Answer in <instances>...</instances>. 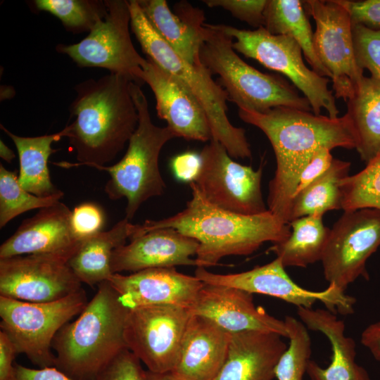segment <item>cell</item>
<instances>
[{
	"mask_svg": "<svg viewBox=\"0 0 380 380\" xmlns=\"http://www.w3.org/2000/svg\"><path fill=\"white\" fill-rule=\"evenodd\" d=\"M361 343L380 362V322L365 328L361 334Z\"/></svg>",
	"mask_w": 380,
	"mask_h": 380,
	"instance_id": "cell-45",
	"label": "cell"
},
{
	"mask_svg": "<svg viewBox=\"0 0 380 380\" xmlns=\"http://www.w3.org/2000/svg\"><path fill=\"white\" fill-rule=\"evenodd\" d=\"M146 380H181L172 373H154L148 370L146 371Z\"/></svg>",
	"mask_w": 380,
	"mask_h": 380,
	"instance_id": "cell-46",
	"label": "cell"
},
{
	"mask_svg": "<svg viewBox=\"0 0 380 380\" xmlns=\"http://www.w3.org/2000/svg\"><path fill=\"white\" fill-rule=\"evenodd\" d=\"M201 165V155L191 151L176 156L171 162V167L176 178L189 183L195 181Z\"/></svg>",
	"mask_w": 380,
	"mask_h": 380,
	"instance_id": "cell-42",
	"label": "cell"
},
{
	"mask_svg": "<svg viewBox=\"0 0 380 380\" xmlns=\"http://www.w3.org/2000/svg\"><path fill=\"white\" fill-rule=\"evenodd\" d=\"M143 13L159 35L188 63L201 65L204 12L186 1L171 11L165 0H137Z\"/></svg>",
	"mask_w": 380,
	"mask_h": 380,
	"instance_id": "cell-24",
	"label": "cell"
},
{
	"mask_svg": "<svg viewBox=\"0 0 380 380\" xmlns=\"http://www.w3.org/2000/svg\"><path fill=\"white\" fill-rule=\"evenodd\" d=\"M141 68L143 82L155 96L158 116L167 122L176 137L210 141L212 132L208 117L192 92L148 58H145Z\"/></svg>",
	"mask_w": 380,
	"mask_h": 380,
	"instance_id": "cell-18",
	"label": "cell"
},
{
	"mask_svg": "<svg viewBox=\"0 0 380 380\" xmlns=\"http://www.w3.org/2000/svg\"><path fill=\"white\" fill-rule=\"evenodd\" d=\"M191 316L189 309L156 305L129 310L125 328L127 349L154 373L171 372Z\"/></svg>",
	"mask_w": 380,
	"mask_h": 380,
	"instance_id": "cell-13",
	"label": "cell"
},
{
	"mask_svg": "<svg viewBox=\"0 0 380 380\" xmlns=\"http://www.w3.org/2000/svg\"><path fill=\"white\" fill-rule=\"evenodd\" d=\"M200 155L201 168L192 182L209 203L240 215H259L268 210L261 190L262 166L255 170L235 162L214 139Z\"/></svg>",
	"mask_w": 380,
	"mask_h": 380,
	"instance_id": "cell-11",
	"label": "cell"
},
{
	"mask_svg": "<svg viewBox=\"0 0 380 380\" xmlns=\"http://www.w3.org/2000/svg\"><path fill=\"white\" fill-rule=\"evenodd\" d=\"M348 12L352 25L380 28V0H338Z\"/></svg>",
	"mask_w": 380,
	"mask_h": 380,
	"instance_id": "cell-40",
	"label": "cell"
},
{
	"mask_svg": "<svg viewBox=\"0 0 380 380\" xmlns=\"http://www.w3.org/2000/svg\"><path fill=\"white\" fill-rule=\"evenodd\" d=\"M265 28L271 34L293 39L303 55L318 75L330 77L319 60L314 47V32L308 15L299 0H267L264 12Z\"/></svg>",
	"mask_w": 380,
	"mask_h": 380,
	"instance_id": "cell-29",
	"label": "cell"
},
{
	"mask_svg": "<svg viewBox=\"0 0 380 380\" xmlns=\"http://www.w3.org/2000/svg\"><path fill=\"white\" fill-rule=\"evenodd\" d=\"M0 156L8 163H11L15 157L14 152L2 140H0Z\"/></svg>",
	"mask_w": 380,
	"mask_h": 380,
	"instance_id": "cell-47",
	"label": "cell"
},
{
	"mask_svg": "<svg viewBox=\"0 0 380 380\" xmlns=\"http://www.w3.org/2000/svg\"><path fill=\"white\" fill-rule=\"evenodd\" d=\"M198 242L172 228L147 232L114 250L110 268L113 274L136 272L150 268L195 265Z\"/></svg>",
	"mask_w": 380,
	"mask_h": 380,
	"instance_id": "cell-20",
	"label": "cell"
},
{
	"mask_svg": "<svg viewBox=\"0 0 380 380\" xmlns=\"http://www.w3.org/2000/svg\"><path fill=\"white\" fill-rule=\"evenodd\" d=\"M83 289L65 298L32 303L0 296V327L14 344L40 368L55 367L51 348L59 330L87 304Z\"/></svg>",
	"mask_w": 380,
	"mask_h": 380,
	"instance_id": "cell-8",
	"label": "cell"
},
{
	"mask_svg": "<svg viewBox=\"0 0 380 380\" xmlns=\"http://www.w3.org/2000/svg\"><path fill=\"white\" fill-rule=\"evenodd\" d=\"M290 234L284 241L273 243L269 249L286 267H306L321 260L331 229L322 216L309 215L289 223Z\"/></svg>",
	"mask_w": 380,
	"mask_h": 380,
	"instance_id": "cell-30",
	"label": "cell"
},
{
	"mask_svg": "<svg viewBox=\"0 0 380 380\" xmlns=\"http://www.w3.org/2000/svg\"><path fill=\"white\" fill-rule=\"evenodd\" d=\"M276 258L262 266L239 273L216 274L205 267H197L194 276L204 284L238 289L251 293H260L281 299L298 307L312 308L321 301L334 314L348 315L354 312L356 300L338 289L334 285L322 291L307 290L295 283Z\"/></svg>",
	"mask_w": 380,
	"mask_h": 380,
	"instance_id": "cell-16",
	"label": "cell"
},
{
	"mask_svg": "<svg viewBox=\"0 0 380 380\" xmlns=\"http://www.w3.org/2000/svg\"><path fill=\"white\" fill-rule=\"evenodd\" d=\"M303 5L315 20V50L330 74L334 96L347 102L364 75L355 61L350 16L338 0H307Z\"/></svg>",
	"mask_w": 380,
	"mask_h": 380,
	"instance_id": "cell-14",
	"label": "cell"
},
{
	"mask_svg": "<svg viewBox=\"0 0 380 380\" xmlns=\"http://www.w3.org/2000/svg\"><path fill=\"white\" fill-rule=\"evenodd\" d=\"M239 116L259 128L271 143L277 167L269 183L267 209L286 224L300 175L312 157L324 148H356L355 132L346 113L331 118L276 107L262 113L239 109Z\"/></svg>",
	"mask_w": 380,
	"mask_h": 380,
	"instance_id": "cell-1",
	"label": "cell"
},
{
	"mask_svg": "<svg viewBox=\"0 0 380 380\" xmlns=\"http://www.w3.org/2000/svg\"><path fill=\"white\" fill-rule=\"evenodd\" d=\"M133 80L110 72L98 80L78 84L70 108L75 120L67 125L70 144L77 163L61 161V167L105 165L129 142L138 124V113L130 92Z\"/></svg>",
	"mask_w": 380,
	"mask_h": 380,
	"instance_id": "cell-2",
	"label": "cell"
},
{
	"mask_svg": "<svg viewBox=\"0 0 380 380\" xmlns=\"http://www.w3.org/2000/svg\"><path fill=\"white\" fill-rule=\"evenodd\" d=\"M220 26L232 37L235 51L287 77L308 100L314 114L320 115L324 108L329 117H338L334 94L328 88L329 80L305 65L302 49L293 39L272 34L264 27L249 30Z\"/></svg>",
	"mask_w": 380,
	"mask_h": 380,
	"instance_id": "cell-9",
	"label": "cell"
},
{
	"mask_svg": "<svg viewBox=\"0 0 380 380\" xmlns=\"http://www.w3.org/2000/svg\"><path fill=\"white\" fill-rule=\"evenodd\" d=\"M232 334L258 331L277 334L288 338L284 320L255 306L253 294L235 288L204 284L189 310Z\"/></svg>",
	"mask_w": 380,
	"mask_h": 380,
	"instance_id": "cell-19",
	"label": "cell"
},
{
	"mask_svg": "<svg viewBox=\"0 0 380 380\" xmlns=\"http://www.w3.org/2000/svg\"><path fill=\"white\" fill-rule=\"evenodd\" d=\"M229 341L230 333L191 314L177 362L170 373L181 380H213L225 362Z\"/></svg>",
	"mask_w": 380,
	"mask_h": 380,
	"instance_id": "cell-22",
	"label": "cell"
},
{
	"mask_svg": "<svg viewBox=\"0 0 380 380\" xmlns=\"http://www.w3.org/2000/svg\"><path fill=\"white\" fill-rule=\"evenodd\" d=\"M210 8H221L232 16L258 28L265 27L264 12L267 0H203Z\"/></svg>",
	"mask_w": 380,
	"mask_h": 380,
	"instance_id": "cell-37",
	"label": "cell"
},
{
	"mask_svg": "<svg viewBox=\"0 0 380 380\" xmlns=\"http://www.w3.org/2000/svg\"><path fill=\"white\" fill-rule=\"evenodd\" d=\"M130 27L147 58L177 78L197 98L208 117L212 139L220 141L235 158L251 157L245 130L234 126L227 117L226 91L202 65L181 58L152 27L137 0H130Z\"/></svg>",
	"mask_w": 380,
	"mask_h": 380,
	"instance_id": "cell-6",
	"label": "cell"
},
{
	"mask_svg": "<svg viewBox=\"0 0 380 380\" xmlns=\"http://www.w3.org/2000/svg\"><path fill=\"white\" fill-rule=\"evenodd\" d=\"M134 232V224L126 217L110 230L84 239L68 261L75 276L90 286L108 281L113 274L110 261L117 248L126 244Z\"/></svg>",
	"mask_w": 380,
	"mask_h": 380,
	"instance_id": "cell-26",
	"label": "cell"
},
{
	"mask_svg": "<svg viewBox=\"0 0 380 380\" xmlns=\"http://www.w3.org/2000/svg\"><path fill=\"white\" fill-rule=\"evenodd\" d=\"M282 337L258 331L230 334L227 358L213 380H273L288 347Z\"/></svg>",
	"mask_w": 380,
	"mask_h": 380,
	"instance_id": "cell-23",
	"label": "cell"
},
{
	"mask_svg": "<svg viewBox=\"0 0 380 380\" xmlns=\"http://www.w3.org/2000/svg\"><path fill=\"white\" fill-rule=\"evenodd\" d=\"M189 186L192 197L184 210L167 218L135 224L131 239L156 229H175L198 242L196 267L205 268L226 256L250 255L264 243H279L290 234L289 224L269 210L253 215L234 213L209 203L194 182Z\"/></svg>",
	"mask_w": 380,
	"mask_h": 380,
	"instance_id": "cell-3",
	"label": "cell"
},
{
	"mask_svg": "<svg viewBox=\"0 0 380 380\" xmlns=\"http://www.w3.org/2000/svg\"><path fill=\"white\" fill-rule=\"evenodd\" d=\"M129 309L120 302L108 281L98 285L77 318L56 335V367L75 380H96L124 349Z\"/></svg>",
	"mask_w": 380,
	"mask_h": 380,
	"instance_id": "cell-4",
	"label": "cell"
},
{
	"mask_svg": "<svg viewBox=\"0 0 380 380\" xmlns=\"http://www.w3.org/2000/svg\"><path fill=\"white\" fill-rule=\"evenodd\" d=\"M18 355L16 348L2 331H0V380L15 379V357Z\"/></svg>",
	"mask_w": 380,
	"mask_h": 380,
	"instance_id": "cell-43",
	"label": "cell"
},
{
	"mask_svg": "<svg viewBox=\"0 0 380 380\" xmlns=\"http://www.w3.org/2000/svg\"><path fill=\"white\" fill-rule=\"evenodd\" d=\"M62 191L46 197L35 196L25 190L19 184L15 172L6 170L0 164V227L27 211L43 208L59 201Z\"/></svg>",
	"mask_w": 380,
	"mask_h": 380,
	"instance_id": "cell-32",
	"label": "cell"
},
{
	"mask_svg": "<svg viewBox=\"0 0 380 380\" xmlns=\"http://www.w3.org/2000/svg\"><path fill=\"white\" fill-rule=\"evenodd\" d=\"M356 148L366 164L380 156V81L363 75L347 101Z\"/></svg>",
	"mask_w": 380,
	"mask_h": 380,
	"instance_id": "cell-27",
	"label": "cell"
},
{
	"mask_svg": "<svg viewBox=\"0 0 380 380\" xmlns=\"http://www.w3.org/2000/svg\"><path fill=\"white\" fill-rule=\"evenodd\" d=\"M333 160L330 149L319 150L303 170L293 196L324 174L330 167Z\"/></svg>",
	"mask_w": 380,
	"mask_h": 380,
	"instance_id": "cell-41",
	"label": "cell"
},
{
	"mask_svg": "<svg viewBox=\"0 0 380 380\" xmlns=\"http://www.w3.org/2000/svg\"><path fill=\"white\" fill-rule=\"evenodd\" d=\"M139 358L129 349L122 350L98 375L96 380H146Z\"/></svg>",
	"mask_w": 380,
	"mask_h": 380,
	"instance_id": "cell-39",
	"label": "cell"
},
{
	"mask_svg": "<svg viewBox=\"0 0 380 380\" xmlns=\"http://www.w3.org/2000/svg\"><path fill=\"white\" fill-rule=\"evenodd\" d=\"M130 92L138 113V124L122 158L110 166L92 165L106 171L110 179L104 191L113 201L125 198V217L130 220L148 199L162 196L166 185L159 170L158 159L163 146L177 137L168 127L155 125L141 86L132 82Z\"/></svg>",
	"mask_w": 380,
	"mask_h": 380,
	"instance_id": "cell-7",
	"label": "cell"
},
{
	"mask_svg": "<svg viewBox=\"0 0 380 380\" xmlns=\"http://www.w3.org/2000/svg\"><path fill=\"white\" fill-rule=\"evenodd\" d=\"M305 326L323 334L329 341L332 355L326 368L310 360L306 373L311 380H372L367 372L355 362L356 344L345 333V324L327 309L297 308Z\"/></svg>",
	"mask_w": 380,
	"mask_h": 380,
	"instance_id": "cell-25",
	"label": "cell"
},
{
	"mask_svg": "<svg viewBox=\"0 0 380 380\" xmlns=\"http://www.w3.org/2000/svg\"><path fill=\"white\" fill-rule=\"evenodd\" d=\"M350 167V162L334 158L324 174L293 197L289 223L302 217H323L329 210L342 209L341 182L349 175Z\"/></svg>",
	"mask_w": 380,
	"mask_h": 380,
	"instance_id": "cell-31",
	"label": "cell"
},
{
	"mask_svg": "<svg viewBox=\"0 0 380 380\" xmlns=\"http://www.w3.org/2000/svg\"><path fill=\"white\" fill-rule=\"evenodd\" d=\"M129 310L175 305L190 310L204 283L175 267L150 268L129 274H113L108 280Z\"/></svg>",
	"mask_w": 380,
	"mask_h": 380,
	"instance_id": "cell-17",
	"label": "cell"
},
{
	"mask_svg": "<svg viewBox=\"0 0 380 380\" xmlns=\"http://www.w3.org/2000/svg\"><path fill=\"white\" fill-rule=\"evenodd\" d=\"M203 36L201 63L211 75L220 76L229 100L239 109L262 113L288 107L311 111L308 100L284 79L263 73L243 61L233 49L232 37L220 24L205 23Z\"/></svg>",
	"mask_w": 380,
	"mask_h": 380,
	"instance_id": "cell-5",
	"label": "cell"
},
{
	"mask_svg": "<svg viewBox=\"0 0 380 380\" xmlns=\"http://www.w3.org/2000/svg\"><path fill=\"white\" fill-rule=\"evenodd\" d=\"M289 343L275 367L277 380H303L311 355V340L307 327L293 317L284 319Z\"/></svg>",
	"mask_w": 380,
	"mask_h": 380,
	"instance_id": "cell-34",
	"label": "cell"
},
{
	"mask_svg": "<svg viewBox=\"0 0 380 380\" xmlns=\"http://www.w3.org/2000/svg\"><path fill=\"white\" fill-rule=\"evenodd\" d=\"M72 211L63 203L39 209L24 220L14 234L0 246V259L19 255L56 253L77 248L82 240L72 231Z\"/></svg>",
	"mask_w": 380,
	"mask_h": 380,
	"instance_id": "cell-21",
	"label": "cell"
},
{
	"mask_svg": "<svg viewBox=\"0 0 380 380\" xmlns=\"http://www.w3.org/2000/svg\"><path fill=\"white\" fill-rule=\"evenodd\" d=\"M79 246L61 253L0 259V296L26 302L45 303L78 291L82 289V283L68 261Z\"/></svg>",
	"mask_w": 380,
	"mask_h": 380,
	"instance_id": "cell-15",
	"label": "cell"
},
{
	"mask_svg": "<svg viewBox=\"0 0 380 380\" xmlns=\"http://www.w3.org/2000/svg\"><path fill=\"white\" fill-rule=\"evenodd\" d=\"M34 4L38 10L57 17L66 29L74 32H89L107 13L104 1L35 0Z\"/></svg>",
	"mask_w": 380,
	"mask_h": 380,
	"instance_id": "cell-33",
	"label": "cell"
},
{
	"mask_svg": "<svg viewBox=\"0 0 380 380\" xmlns=\"http://www.w3.org/2000/svg\"><path fill=\"white\" fill-rule=\"evenodd\" d=\"M107 13L78 43L58 44L56 50L68 55L80 67L106 68L126 75L140 86L144 84L141 65L145 58L135 49L131 39L129 1H104Z\"/></svg>",
	"mask_w": 380,
	"mask_h": 380,
	"instance_id": "cell-10",
	"label": "cell"
},
{
	"mask_svg": "<svg viewBox=\"0 0 380 380\" xmlns=\"http://www.w3.org/2000/svg\"><path fill=\"white\" fill-rule=\"evenodd\" d=\"M342 210L374 208L380 210V156L359 172L342 179Z\"/></svg>",
	"mask_w": 380,
	"mask_h": 380,
	"instance_id": "cell-35",
	"label": "cell"
},
{
	"mask_svg": "<svg viewBox=\"0 0 380 380\" xmlns=\"http://www.w3.org/2000/svg\"><path fill=\"white\" fill-rule=\"evenodd\" d=\"M104 224L102 209L93 203L80 204L71 213V229L78 239L82 240L102 232Z\"/></svg>",
	"mask_w": 380,
	"mask_h": 380,
	"instance_id": "cell-38",
	"label": "cell"
},
{
	"mask_svg": "<svg viewBox=\"0 0 380 380\" xmlns=\"http://www.w3.org/2000/svg\"><path fill=\"white\" fill-rule=\"evenodd\" d=\"M1 129L13 141L19 157L18 182L27 191L37 196H49L61 192L51 182L48 167L49 158L56 150L53 142L68 136V127L51 134L21 137L14 134L1 125Z\"/></svg>",
	"mask_w": 380,
	"mask_h": 380,
	"instance_id": "cell-28",
	"label": "cell"
},
{
	"mask_svg": "<svg viewBox=\"0 0 380 380\" xmlns=\"http://www.w3.org/2000/svg\"><path fill=\"white\" fill-rule=\"evenodd\" d=\"M353 38L357 65L362 71L367 70L372 77L380 81V28L354 25Z\"/></svg>",
	"mask_w": 380,
	"mask_h": 380,
	"instance_id": "cell-36",
	"label": "cell"
},
{
	"mask_svg": "<svg viewBox=\"0 0 380 380\" xmlns=\"http://www.w3.org/2000/svg\"><path fill=\"white\" fill-rule=\"evenodd\" d=\"M380 246V210L344 211L334 223L321 259L325 279L341 291L360 277L369 279L368 258Z\"/></svg>",
	"mask_w": 380,
	"mask_h": 380,
	"instance_id": "cell-12",
	"label": "cell"
},
{
	"mask_svg": "<svg viewBox=\"0 0 380 380\" xmlns=\"http://www.w3.org/2000/svg\"><path fill=\"white\" fill-rule=\"evenodd\" d=\"M15 380H75L56 367L32 369L15 364Z\"/></svg>",
	"mask_w": 380,
	"mask_h": 380,
	"instance_id": "cell-44",
	"label": "cell"
}]
</instances>
